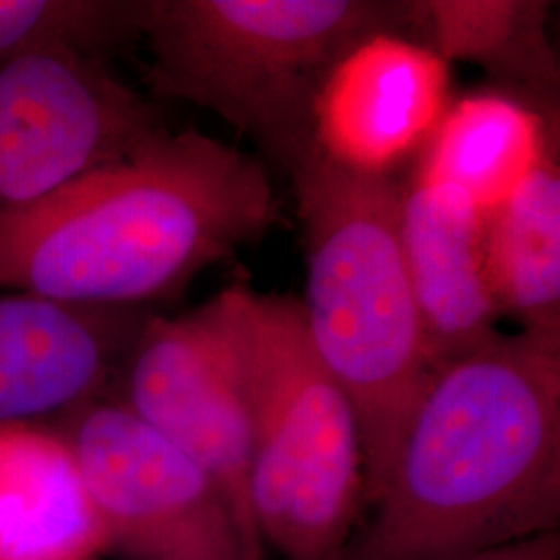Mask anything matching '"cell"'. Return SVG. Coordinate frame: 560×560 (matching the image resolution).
I'll use <instances>...</instances> for the list:
<instances>
[{
    "label": "cell",
    "mask_w": 560,
    "mask_h": 560,
    "mask_svg": "<svg viewBox=\"0 0 560 560\" xmlns=\"http://www.w3.org/2000/svg\"><path fill=\"white\" fill-rule=\"evenodd\" d=\"M258 159L162 129L42 200L0 212V291L88 307L166 298L280 221Z\"/></svg>",
    "instance_id": "cell-1"
},
{
    "label": "cell",
    "mask_w": 560,
    "mask_h": 560,
    "mask_svg": "<svg viewBox=\"0 0 560 560\" xmlns=\"http://www.w3.org/2000/svg\"><path fill=\"white\" fill-rule=\"evenodd\" d=\"M339 560H457L560 532V351L499 337L439 365Z\"/></svg>",
    "instance_id": "cell-2"
},
{
    "label": "cell",
    "mask_w": 560,
    "mask_h": 560,
    "mask_svg": "<svg viewBox=\"0 0 560 560\" xmlns=\"http://www.w3.org/2000/svg\"><path fill=\"white\" fill-rule=\"evenodd\" d=\"M289 173L307 254L303 326L358 421L365 511L434 374L400 247L402 189L349 173L318 148Z\"/></svg>",
    "instance_id": "cell-3"
},
{
    "label": "cell",
    "mask_w": 560,
    "mask_h": 560,
    "mask_svg": "<svg viewBox=\"0 0 560 560\" xmlns=\"http://www.w3.org/2000/svg\"><path fill=\"white\" fill-rule=\"evenodd\" d=\"M407 27V2L143 0L156 98L214 113L284 168L314 148L322 81L361 40Z\"/></svg>",
    "instance_id": "cell-4"
},
{
    "label": "cell",
    "mask_w": 560,
    "mask_h": 560,
    "mask_svg": "<svg viewBox=\"0 0 560 560\" xmlns=\"http://www.w3.org/2000/svg\"><path fill=\"white\" fill-rule=\"evenodd\" d=\"M249 497L264 548L282 560H339L363 513L358 421L291 298L258 295Z\"/></svg>",
    "instance_id": "cell-5"
},
{
    "label": "cell",
    "mask_w": 560,
    "mask_h": 560,
    "mask_svg": "<svg viewBox=\"0 0 560 560\" xmlns=\"http://www.w3.org/2000/svg\"><path fill=\"white\" fill-rule=\"evenodd\" d=\"M256 360L258 293L235 284L179 318H148L120 370V400L217 483L247 560H264L249 497Z\"/></svg>",
    "instance_id": "cell-6"
},
{
    "label": "cell",
    "mask_w": 560,
    "mask_h": 560,
    "mask_svg": "<svg viewBox=\"0 0 560 560\" xmlns=\"http://www.w3.org/2000/svg\"><path fill=\"white\" fill-rule=\"evenodd\" d=\"M80 465L127 560H247L217 483L120 399L96 397L50 423Z\"/></svg>",
    "instance_id": "cell-7"
},
{
    "label": "cell",
    "mask_w": 560,
    "mask_h": 560,
    "mask_svg": "<svg viewBox=\"0 0 560 560\" xmlns=\"http://www.w3.org/2000/svg\"><path fill=\"white\" fill-rule=\"evenodd\" d=\"M162 129L154 106L104 60L42 55L0 67V212L50 196Z\"/></svg>",
    "instance_id": "cell-8"
},
{
    "label": "cell",
    "mask_w": 560,
    "mask_h": 560,
    "mask_svg": "<svg viewBox=\"0 0 560 560\" xmlns=\"http://www.w3.org/2000/svg\"><path fill=\"white\" fill-rule=\"evenodd\" d=\"M448 104L446 60L402 34H374L322 81L312 108L314 143L340 168L386 179L420 154Z\"/></svg>",
    "instance_id": "cell-9"
},
{
    "label": "cell",
    "mask_w": 560,
    "mask_h": 560,
    "mask_svg": "<svg viewBox=\"0 0 560 560\" xmlns=\"http://www.w3.org/2000/svg\"><path fill=\"white\" fill-rule=\"evenodd\" d=\"M145 316L0 291V425L52 423L120 374Z\"/></svg>",
    "instance_id": "cell-10"
},
{
    "label": "cell",
    "mask_w": 560,
    "mask_h": 560,
    "mask_svg": "<svg viewBox=\"0 0 560 560\" xmlns=\"http://www.w3.org/2000/svg\"><path fill=\"white\" fill-rule=\"evenodd\" d=\"M486 219L446 185L411 183L400 191V247L434 370L501 337L486 270Z\"/></svg>",
    "instance_id": "cell-11"
},
{
    "label": "cell",
    "mask_w": 560,
    "mask_h": 560,
    "mask_svg": "<svg viewBox=\"0 0 560 560\" xmlns=\"http://www.w3.org/2000/svg\"><path fill=\"white\" fill-rule=\"evenodd\" d=\"M108 534L50 423L0 425V560H98Z\"/></svg>",
    "instance_id": "cell-12"
},
{
    "label": "cell",
    "mask_w": 560,
    "mask_h": 560,
    "mask_svg": "<svg viewBox=\"0 0 560 560\" xmlns=\"http://www.w3.org/2000/svg\"><path fill=\"white\" fill-rule=\"evenodd\" d=\"M552 152L550 120L501 92L451 102L420 150L411 183L446 185L490 217Z\"/></svg>",
    "instance_id": "cell-13"
},
{
    "label": "cell",
    "mask_w": 560,
    "mask_h": 560,
    "mask_svg": "<svg viewBox=\"0 0 560 560\" xmlns=\"http://www.w3.org/2000/svg\"><path fill=\"white\" fill-rule=\"evenodd\" d=\"M486 270L499 312L560 351V171L548 154L486 219Z\"/></svg>",
    "instance_id": "cell-14"
},
{
    "label": "cell",
    "mask_w": 560,
    "mask_h": 560,
    "mask_svg": "<svg viewBox=\"0 0 560 560\" xmlns=\"http://www.w3.org/2000/svg\"><path fill=\"white\" fill-rule=\"evenodd\" d=\"M548 18L550 2L536 0H421L407 2L405 32L446 62H474L527 92L540 110L559 90Z\"/></svg>",
    "instance_id": "cell-15"
},
{
    "label": "cell",
    "mask_w": 560,
    "mask_h": 560,
    "mask_svg": "<svg viewBox=\"0 0 560 560\" xmlns=\"http://www.w3.org/2000/svg\"><path fill=\"white\" fill-rule=\"evenodd\" d=\"M143 2L0 0V67L42 55L102 60L141 38Z\"/></svg>",
    "instance_id": "cell-16"
},
{
    "label": "cell",
    "mask_w": 560,
    "mask_h": 560,
    "mask_svg": "<svg viewBox=\"0 0 560 560\" xmlns=\"http://www.w3.org/2000/svg\"><path fill=\"white\" fill-rule=\"evenodd\" d=\"M457 560H560V532L506 544Z\"/></svg>",
    "instance_id": "cell-17"
}]
</instances>
